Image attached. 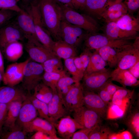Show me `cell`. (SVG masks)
Wrapping results in <instances>:
<instances>
[{
    "mask_svg": "<svg viewBox=\"0 0 139 139\" xmlns=\"http://www.w3.org/2000/svg\"><path fill=\"white\" fill-rule=\"evenodd\" d=\"M23 6L25 8H27L31 5H36L38 0H22Z\"/></svg>",
    "mask_w": 139,
    "mask_h": 139,
    "instance_id": "cell-53",
    "label": "cell"
},
{
    "mask_svg": "<svg viewBox=\"0 0 139 139\" xmlns=\"http://www.w3.org/2000/svg\"><path fill=\"white\" fill-rule=\"evenodd\" d=\"M15 22L28 41L37 46H43L38 39L33 19L28 12L23 9L18 13Z\"/></svg>",
    "mask_w": 139,
    "mask_h": 139,
    "instance_id": "cell-7",
    "label": "cell"
},
{
    "mask_svg": "<svg viewBox=\"0 0 139 139\" xmlns=\"http://www.w3.org/2000/svg\"><path fill=\"white\" fill-rule=\"evenodd\" d=\"M64 60L65 68L68 73L77 83H80L83 76L79 72L74 62L73 58L66 59Z\"/></svg>",
    "mask_w": 139,
    "mask_h": 139,
    "instance_id": "cell-38",
    "label": "cell"
},
{
    "mask_svg": "<svg viewBox=\"0 0 139 139\" xmlns=\"http://www.w3.org/2000/svg\"><path fill=\"white\" fill-rule=\"evenodd\" d=\"M30 60L25 65L22 82L23 89L29 93L42 80L44 71L41 64Z\"/></svg>",
    "mask_w": 139,
    "mask_h": 139,
    "instance_id": "cell-5",
    "label": "cell"
},
{
    "mask_svg": "<svg viewBox=\"0 0 139 139\" xmlns=\"http://www.w3.org/2000/svg\"><path fill=\"white\" fill-rule=\"evenodd\" d=\"M59 3L61 9L62 17L67 22L91 33H95L98 31L97 22L90 16L81 14L73 8Z\"/></svg>",
    "mask_w": 139,
    "mask_h": 139,
    "instance_id": "cell-2",
    "label": "cell"
},
{
    "mask_svg": "<svg viewBox=\"0 0 139 139\" xmlns=\"http://www.w3.org/2000/svg\"><path fill=\"white\" fill-rule=\"evenodd\" d=\"M132 39H114L105 35L95 33L86 35L84 39L86 48L90 50H97L102 47L108 46L118 49H121L132 43Z\"/></svg>",
    "mask_w": 139,
    "mask_h": 139,
    "instance_id": "cell-3",
    "label": "cell"
},
{
    "mask_svg": "<svg viewBox=\"0 0 139 139\" xmlns=\"http://www.w3.org/2000/svg\"><path fill=\"white\" fill-rule=\"evenodd\" d=\"M111 133L107 128H101L99 125L91 131L89 139H108L109 136Z\"/></svg>",
    "mask_w": 139,
    "mask_h": 139,
    "instance_id": "cell-40",
    "label": "cell"
},
{
    "mask_svg": "<svg viewBox=\"0 0 139 139\" xmlns=\"http://www.w3.org/2000/svg\"><path fill=\"white\" fill-rule=\"evenodd\" d=\"M4 61L3 56L0 48V71L2 75L4 72Z\"/></svg>",
    "mask_w": 139,
    "mask_h": 139,
    "instance_id": "cell-56",
    "label": "cell"
},
{
    "mask_svg": "<svg viewBox=\"0 0 139 139\" xmlns=\"http://www.w3.org/2000/svg\"><path fill=\"white\" fill-rule=\"evenodd\" d=\"M19 0H0V9L10 10L18 13L23 9L18 5Z\"/></svg>",
    "mask_w": 139,
    "mask_h": 139,
    "instance_id": "cell-42",
    "label": "cell"
},
{
    "mask_svg": "<svg viewBox=\"0 0 139 139\" xmlns=\"http://www.w3.org/2000/svg\"><path fill=\"white\" fill-rule=\"evenodd\" d=\"M133 93V91L121 87L113 95L111 101L112 103L117 106H120L123 101L126 98L131 97Z\"/></svg>",
    "mask_w": 139,
    "mask_h": 139,
    "instance_id": "cell-36",
    "label": "cell"
},
{
    "mask_svg": "<svg viewBox=\"0 0 139 139\" xmlns=\"http://www.w3.org/2000/svg\"><path fill=\"white\" fill-rule=\"evenodd\" d=\"M81 28L71 24L62 17L60 25L61 39L76 50L85 38L86 35Z\"/></svg>",
    "mask_w": 139,
    "mask_h": 139,
    "instance_id": "cell-8",
    "label": "cell"
},
{
    "mask_svg": "<svg viewBox=\"0 0 139 139\" xmlns=\"http://www.w3.org/2000/svg\"><path fill=\"white\" fill-rule=\"evenodd\" d=\"M2 75L0 71V87L1 81H2Z\"/></svg>",
    "mask_w": 139,
    "mask_h": 139,
    "instance_id": "cell-58",
    "label": "cell"
},
{
    "mask_svg": "<svg viewBox=\"0 0 139 139\" xmlns=\"http://www.w3.org/2000/svg\"><path fill=\"white\" fill-rule=\"evenodd\" d=\"M2 51L8 61L14 62L18 60L22 56L23 47L19 41H15L8 44Z\"/></svg>",
    "mask_w": 139,
    "mask_h": 139,
    "instance_id": "cell-26",
    "label": "cell"
},
{
    "mask_svg": "<svg viewBox=\"0 0 139 139\" xmlns=\"http://www.w3.org/2000/svg\"><path fill=\"white\" fill-rule=\"evenodd\" d=\"M38 114L36 109L27 96L22 102L16 124L27 133L29 126L37 117Z\"/></svg>",
    "mask_w": 139,
    "mask_h": 139,
    "instance_id": "cell-12",
    "label": "cell"
},
{
    "mask_svg": "<svg viewBox=\"0 0 139 139\" xmlns=\"http://www.w3.org/2000/svg\"><path fill=\"white\" fill-rule=\"evenodd\" d=\"M108 0H86L83 10L97 18L102 17L106 11Z\"/></svg>",
    "mask_w": 139,
    "mask_h": 139,
    "instance_id": "cell-23",
    "label": "cell"
},
{
    "mask_svg": "<svg viewBox=\"0 0 139 139\" xmlns=\"http://www.w3.org/2000/svg\"><path fill=\"white\" fill-rule=\"evenodd\" d=\"M83 94L84 105L104 117L107 112L108 104L94 92L83 90Z\"/></svg>",
    "mask_w": 139,
    "mask_h": 139,
    "instance_id": "cell-15",
    "label": "cell"
},
{
    "mask_svg": "<svg viewBox=\"0 0 139 139\" xmlns=\"http://www.w3.org/2000/svg\"><path fill=\"white\" fill-rule=\"evenodd\" d=\"M15 86L0 87V103L8 104L14 101L26 98L27 96L22 90Z\"/></svg>",
    "mask_w": 139,
    "mask_h": 139,
    "instance_id": "cell-20",
    "label": "cell"
},
{
    "mask_svg": "<svg viewBox=\"0 0 139 139\" xmlns=\"http://www.w3.org/2000/svg\"><path fill=\"white\" fill-rule=\"evenodd\" d=\"M40 131L49 135L52 139H60L56 135L54 125L48 120L40 117H37L31 122L27 132Z\"/></svg>",
    "mask_w": 139,
    "mask_h": 139,
    "instance_id": "cell-19",
    "label": "cell"
},
{
    "mask_svg": "<svg viewBox=\"0 0 139 139\" xmlns=\"http://www.w3.org/2000/svg\"><path fill=\"white\" fill-rule=\"evenodd\" d=\"M116 23L118 26L123 30L137 32L139 31L138 18L127 13L121 17Z\"/></svg>",
    "mask_w": 139,
    "mask_h": 139,
    "instance_id": "cell-28",
    "label": "cell"
},
{
    "mask_svg": "<svg viewBox=\"0 0 139 139\" xmlns=\"http://www.w3.org/2000/svg\"><path fill=\"white\" fill-rule=\"evenodd\" d=\"M8 104L0 103V136L8 110Z\"/></svg>",
    "mask_w": 139,
    "mask_h": 139,
    "instance_id": "cell-46",
    "label": "cell"
},
{
    "mask_svg": "<svg viewBox=\"0 0 139 139\" xmlns=\"http://www.w3.org/2000/svg\"><path fill=\"white\" fill-rule=\"evenodd\" d=\"M124 3L128 10L132 12L136 11L139 7V0H126Z\"/></svg>",
    "mask_w": 139,
    "mask_h": 139,
    "instance_id": "cell-48",
    "label": "cell"
},
{
    "mask_svg": "<svg viewBox=\"0 0 139 139\" xmlns=\"http://www.w3.org/2000/svg\"><path fill=\"white\" fill-rule=\"evenodd\" d=\"M31 137L32 139H52L48 134L42 132L36 131Z\"/></svg>",
    "mask_w": 139,
    "mask_h": 139,
    "instance_id": "cell-50",
    "label": "cell"
},
{
    "mask_svg": "<svg viewBox=\"0 0 139 139\" xmlns=\"http://www.w3.org/2000/svg\"><path fill=\"white\" fill-rule=\"evenodd\" d=\"M24 100H16L8 104L7 115L3 127L10 129L15 126L22 102Z\"/></svg>",
    "mask_w": 139,
    "mask_h": 139,
    "instance_id": "cell-24",
    "label": "cell"
},
{
    "mask_svg": "<svg viewBox=\"0 0 139 139\" xmlns=\"http://www.w3.org/2000/svg\"><path fill=\"white\" fill-rule=\"evenodd\" d=\"M110 79L111 80L118 82L125 87L136 86L139 84L138 79L128 70H121L117 67L111 72Z\"/></svg>",
    "mask_w": 139,
    "mask_h": 139,
    "instance_id": "cell-21",
    "label": "cell"
},
{
    "mask_svg": "<svg viewBox=\"0 0 139 139\" xmlns=\"http://www.w3.org/2000/svg\"><path fill=\"white\" fill-rule=\"evenodd\" d=\"M136 78H139V61L128 70Z\"/></svg>",
    "mask_w": 139,
    "mask_h": 139,
    "instance_id": "cell-51",
    "label": "cell"
},
{
    "mask_svg": "<svg viewBox=\"0 0 139 139\" xmlns=\"http://www.w3.org/2000/svg\"><path fill=\"white\" fill-rule=\"evenodd\" d=\"M122 1L121 0H108L107 6L105 12L119 11L127 12L126 6Z\"/></svg>",
    "mask_w": 139,
    "mask_h": 139,
    "instance_id": "cell-41",
    "label": "cell"
},
{
    "mask_svg": "<svg viewBox=\"0 0 139 139\" xmlns=\"http://www.w3.org/2000/svg\"><path fill=\"white\" fill-rule=\"evenodd\" d=\"M30 60L29 58L23 62H15L8 65L2 77V81L4 84L13 86L21 82L25 66Z\"/></svg>",
    "mask_w": 139,
    "mask_h": 139,
    "instance_id": "cell-11",
    "label": "cell"
},
{
    "mask_svg": "<svg viewBox=\"0 0 139 139\" xmlns=\"http://www.w3.org/2000/svg\"><path fill=\"white\" fill-rule=\"evenodd\" d=\"M91 53L90 50L86 48L79 56L73 58L77 68L83 76L88 65Z\"/></svg>",
    "mask_w": 139,
    "mask_h": 139,
    "instance_id": "cell-32",
    "label": "cell"
},
{
    "mask_svg": "<svg viewBox=\"0 0 139 139\" xmlns=\"http://www.w3.org/2000/svg\"><path fill=\"white\" fill-rule=\"evenodd\" d=\"M137 32L123 30L118 26L116 22H110L107 23L106 25L105 35L114 39H133L136 36Z\"/></svg>",
    "mask_w": 139,
    "mask_h": 139,
    "instance_id": "cell-22",
    "label": "cell"
},
{
    "mask_svg": "<svg viewBox=\"0 0 139 139\" xmlns=\"http://www.w3.org/2000/svg\"><path fill=\"white\" fill-rule=\"evenodd\" d=\"M83 89L80 83L72 88L62 99L68 111L73 112L83 106Z\"/></svg>",
    "mask_w": 139,
    "mask_h": 139,
    "instance_id": "cell-13",
    "label": "cell"
},
{
    "mask_svg": "<svg viewBox=\"0 0 139 139\" xmlns=\"http://www.w3.org/2000/svg\"><path fill=\"white\" fill-rule=\"evenodd\" d=\"M107 65L106 62L96 50L92 53L89 62L84 73L88 74L92 73L99 71L106 68Z\"/></svg>",
    "mask_w": 139,
    "mask_h": 139,
    "instance_id": "cell-29",
    "label": "cell"
},
{
    "mask_svg": "<svg viewBox=\"0 0 139 139\" xmlns=\"http://www.w3.org/2000/svg\"><path fill=\"white\" fill-rule=\"evenodd\" d=\"M45 28L55 41L61 40L60 25L61 9L55 0H38L37 4Z\"/></svg>",
    "mask_w": 139,
    "mask_h": 139,
    "instance_id": "cell-1",
    "label": "cell"
},
{
    "mask_svg": "<svg viewBox=\"0 0 139 139\" xmlns=\"http://www.w3.org/2000/svg\"><path fill=\"white\" fill-rule=\"evenodd\" d=\"M109 79L107 81L103 87L112 98L115 92L121 87L114 84Z\"/></svg>",
    "mask_w": 139,
    "mask_h": 139,
    "instance_id": "cell-47",
    "label": "cell"
},
{
    "mask_svg": "<svg viewBox=\"0 0 139 139\" xmlns=\"http://www.w3.org/2000/svg\"><path fill=\"white\" fill-rule=\"evenodd\" d=\"M118 49L106 46L95 50L97 51L107 65L111 68L116 66L118 62Z\"/></svg>",
    "mask_w": 139,
    "mask_h": 139,
    "instance_id": "cell-27",
    "label": "cell"
},
{
    "mask_svg": "<svg viewBox=\"0 0 139 139\" xmlns=\"http://www.w3.org/2000/svg\"><path fill=\"white\" fill-rule=\"evenodd\" d=\"M118 59L117 67L124 70H128L139 61V37L133 42L118 49Z\"/></svg>",
    "mask_w": 139,
    "mask_h": 139,
    "instance_id": "cell-6",
    "label": "cell"
},
{
    "mask_svg": "<svg viewBox=\"0 0 139 139\" xmlns=\"http://www.w3.org/2000/svg\"><path fill=\"white\" fill-rule=\"evenodd\" d=\"M128 127L137 138L139 137V114L138 111L132 113L127 121Z\"/></svg>",
    "mask_w": 139,
    "mask_h": 139,
    "instance_id": "cell-39",
    "label": "cell"
},
{
    "mask_svg": "<svg viewBox=\"0 0 139 139\" xmlns=\"http://www.w3.org/2000/svg\"><path fill=\"white\" fill-rule=\"evenodd\" d=\"M73 112V118L83 128H92L101 122V117L97 113L84 105Z\"/></svg>",
    "mask_w": 139,
    "mask_h": 139,
    "instance_id": "cell-10",
    "label": "cell"
},
{
    "mask_svg": "<svg viewBox=\"0 0 139 139\" xmlns=\"http://www.w3.org/2000/svg\"><path fill=\"white\" fill-rule=\"evenodd\" d=\"M79 83L67 75L62 77L58 82L56 87L59 97L62 99L72 88Z\"/></svg>",
    "mask_w": 139,
    "mask_h": 139,
    "instance_id": "cell-30",
    "label": "cell"
},
{
    "mask_svg": "<svg viewBox=\"0 0 139 139\" xmlns=\"http://www.w3.org/2000/svg\"><path fill=\"white\" fill-rule=\"evenodd\" d=\"M53 91V97L48 105L49 117L55 126L58 119L65 116L68 111L63 105L62 100L59 96L56 89Z\"/></svg>",
    "mask_w": 139,
    "mask_h": 139,
    "instance_id": "cell-18",
    "label": "cell"
},
{
    "mask_svg": "<svg viewBox=\"0 0 139 139\" xmlns=\"http://www.w3.org/2000/svg\"><path fill=\"white\" fill-rule=\"evenodd\" d=\"M53 51L58 57L64 59L77 56L76 50L62 40L55 41Z\"/></svg>",
    "mask_w": 139,
    "mask_h": 139,
    "instance_id": "cell-25",
    "label": "cell"
},
{
    "mask_svg": "<svg viewBox=\"0 0 139 139\" xmlns=\"http://www.w3.org/2000/svg\"><path fill=\"white\" fill-rule=\"evenodd\" d=\"M96 127L91 128H81L73 134L71 138L89 139V136L91 132Z\"/></svg>",
    "mask_w": 139,
    "mask_h": 139,
    "instance_id": "cell-45",
    "label": "cell"
},
{
    "mask_svg": "<svg viewBox=\"0 0 139 139\" xmlns=\"http://www.w3.org/2000/svg\"><path fill=\"white\" fill-rule=\"evenodd\" d=\"M28 96L36 109L40 117L53 124L49 116L48 104L37 99L33 95Z\"/></svg>",
    "mask_w": 139,
    "mask_h": 139,
    "instance_id": "cell-34",
    "label": "cell"
},
{
    "mask_svg": "<svg viewBox=\"0 0 139 139\" xmlns=\"http://www.w3.org/2000/svg\"><path fill=\"white\" fill-rule=\"evenodd\" d=\"M24 38L15 21L8 23L0 29V48L2 51L12 42L22 40Z\"/></svg>",
    "mask_w": 139,
    "mask_h": 139,
    "instance_id": "cell-14",
    "label": "cell"
},
{
    "mask_svg": "<svg viewBox=\"0 0 139 139\" xmlns=\"http://www.w3.org/2000/svg\"><path fill=\"white\" fill-rule=\"evenodd\" d=\"M41 64L44 72L58 73L64 70L61 59L59 57L49 59Z\"/></svg>",
    "mask_w": 139,
    "mask_h": 139,
    "instance_id": "cell-35",
    "label": "cell"
},
{
    "mask_svg": "<svg viewBox=\"0 0 139 139\" xmlns=\"http://www.w3.org/2000/svg\"><path fill=\"white\" fill-rule=\"evenodd\" d=\"M55 126L57 128L60 136L68 139L71 138L73 134L77 130L83 128L73 118L69 116L62 118Z\"/></svg>",
    "mask_w": 139,
    "mask_h": 139,
    "instance_id": "cell-17",
    "label": "cell"
},
{
    "mask_svg": "<svg viewBox=\"0 0 139 139\" xmlns=\"http://www.w3.org/2000/svg\"><path fill=\"white\" fill-rule=\"evenodd\" d=\"M66 75V72L64 70L58 73L44 72L41 81L53 91L56 89L57 83L60 79Z\"/></svg>",
    "mask_w": 139,
    "mask_h": 139,
    "instance_id": "cell-33",
    "label": "cell"
},
{
    "mask_svg": "<svg viewBox=\"0 0 139 139\" xmlns=\"http://www.w3.org/2000/svg\"><path fill=\"white\" fill-rule=\"evenodd\" d=\"M25 10L30 13L33 19L36 34L39 42L45 48L53 52L55 41L53 40L45 28L37 5H31Z\"/></svg>",
    "mask_w": 139,
    "mask_h": 139,
    "instance_id": "cell-4",
    "label": "cell"
},
{
    "mask_svg": "<svg viewBox=\"0 0 139 139\" xmlns=\"http://www.w3.org/2000/svg\"><path fill=\"white\" fill-rule=\"evenodd\" d=\"M58 3L65 5L74 9L71 0H55Z\"/></svg>",
    "mask_w": 139,
    "mask_h": 139,
    "instance_id": "cell-55",
    "label": "cell"
},
{
    "mask_svg": "<svg viewBox=\"0 0 139 139\" xmlns=\"http://www.w3.org/2000/svg\"><path fill=\"white\" fill-rule=\"evenodd\" d=\"M119 134L120 139H131L133 138L132 134L127 131H124Z\"/></svg>",
    "mask_w": 139,
    "mask_h": 139,
    "instance_id": "cell-54",
    "label": "cell"
},
{
    "mask_svg": "<svg viewBox=\"0 0 139 139\" xmlns=\"http://www.w3.org/2000/svg\"><path fill=\"white\" fill-rule=\"evenodd\" d=\"M25 49L30 58L33 61L42 64L47 60L58 57L53 52L51 51L43 46H39L28 41L25 44Z\"/></svg>",
    "mask_w": 139,
    "mask_h": 139,
    "instance_id": "cell-16",
    "label": "cell"
},
{
    "mask_svg": "<svg viewBox=\"0 0 139 139\" xmlns=\"http://www.w3.org/2000/svg\"><path fill=\"white\" fill-rule=\"evenodd\" d=\"M111 72L106 68L88 74H84L81 84L83 90L97 91L110 78Z\"/></svg>",
    "mask_w": 139,
    "mask_h": 139,
    "instance_id": "cell-9",
    "label": "cell"
},
{
    "mask_svg": "<svg viewBox=\"0 0 139 139\" xmlns=\"http://www.w3.org/2000/svg\"><path fill=\"white\" fill-rule=\"evenodd\" d=\"M86 0H71L74 9L82 10Z\"/></svg>",
    "mask_w": 139,
    "mask_h": 139,
    "instance_id": "cell-52",
    "label": "cell"
},
{
    "mask_svg": "<svg viewBox=\"0 0 139 139\" xmlns=\"http://www.w3.org/2000/svg\"><path fill=\"white\" fill-rule=\"evenodd\" d=\"M34 90L33 95L37 99L47 104L53 97V93L52 90L42 82H40Z\"/></svg>",
    "mask_w": 139,
    "mask_h": 139,
    "instance_id": "cell-31",
    "label": "cell"
},
{
    "mask_svg": "<svg viewBox=\"0 0 139 139\" xmlns=\"http://www.w3.org/2000/svg\"><path fill=\"white\" fill-rule=\"evenodd\" d=\"M18 13L7 10H0V27L9 23L13 18L17 15Z\"/></svg>",
    "mask_w": 139,
    "mask_h": 139,
    "instance_id": "cell-43",
    "label": "cell"
},
{
    "mask_svg": "<svg viewBox=\"0 0 139 139\" xmlns=\"http://www.w3.org/2000/svg\"><path fill=\"white\" fill-rule=\"evenodd\" d=\"M122 0V1L123 0Z\"/></svg>",
    "mask_w": 139,
    "mask_h": 139,
    "instance_id": "cell-59",
    "label": "cell"
},
{
    "mask_svg": "<svg viewBox=\"0 0 139 139\" xmlns=\"http://www.w3.org/2000/svg\"><path fill=\"white\" fill-rule=\"evenodd\" d=\"M98 94L101 99L108 104L112 98L104 87L102 86L98 91Z\"/></svg>",
    "mask_w": 139,
    "mask_h": 139,
    "instance_id": "cell-49",
    "label": "cell"
},
{
    "mask_svg": "<svg viewBox=\"0 0 139 139\" xmlns=\"http://www.w3.org/2000/svg\"><path fill=\"white\" fill-rule=\"evenodd\" d=\"M127 13V12L122 11L105 12L102 17L105 19L107 23L116 22L121 17Z\"/></svg>",
    "mask_w": 139,
    "mask_h": 139,
    "instance_id": "cell-44",
    "label": "cell"
},
{
    "mask_svg": "<svg viewBox=\"0 0 139 139\" xmlns=\"http://www.w3.org/2000/svg\"><path fill=\"white\" fill-rule=\"evenodd\" d=\"M108 139H120V134L111 133L109 136Z\"/></svg>",
    "mask_w": 139,
    "mask_h": 139,
    "instance_id": "cell-57",
    "label": "cell"
},
{
    "mask_svg": "<svg viewBox=\"0 0 139 139\" xmlns=\"http://www.w3.org/2000/svg\"><path fill=\"white\" fill-rule=\"evenodd\" d=\"M27 132L17 125L9 129V131L1 136L3 139H24L27 138Z\"/></svg>",
    "mask_w": 139,
    "mask_h": 139,
    "instance_id": "cell-37",
    "label": "cell"
}]
</instances>
